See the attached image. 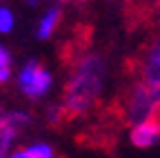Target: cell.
Instances as JSON below:
<instances>
[{
    "mask_svg": "<svg viewBox=\"0 0 160 158\" xmlns=\"http://www.w3.org/2000/svg\"><path fill=\"white\" fill-rule=\"evenodd\" d=\"M100 76H102V67H100V60L98 58H89V60L80 67L78 76L73 85L69 87V94H67V103L69 107L82 111L85 107H89L91 98L98 94L100 89Z\"/></svg>",
    "mask_w": 160,
    "mask_h": 158,
    "instance_id": "obj_1",
    "label": "cell"
},
{
    "mask_svg": "<svg viewBox=\"0 0 160 158\" xmlns=\"http://www.w3.org/2000/svg\"><path fill=\"white\" fill-rule=\"evenodd\" d=\"M18 83L20 87H22V91L31 98H40V96H45L51 87V74L47 69H42L36 60L27 63L25 69L20 71L18 76Z\"/></svg>",
    "mask_w": 160,
    "mask_h": 158,
    "instance_id": "obj_2",
    "label": "cell"
},
{
    "mask_svg": "<svg viewBox=\"0 0 160 158\" xmlns=\"http://www.w3.org/2000/svg\"><path fill=\"white\" fill-rule=\"evenodd\" d=\"M158 107V91H151L147 87H138L136 94H133V103H131V120L138 123H145V120H151V111Z\"/></svg>",
    "mask_w": 160,
    "mask_h": 158,
    "instance_id": "obj_3",
    "label": "cell"
},
{
    "mask_svg": "<svg viewBox=\"0 0 160 158\" xmlns=\"http://www.w3.org/2000/svg\"><path fill=\"white\" fill-rule=\"evenodd\" d=\"M158 134H160V127H158V120L151 118V120H145V123H138L133 129H131V143L136 147H151L158 143Z\"/></svg>",
    "mask_w": 160,
    "mask_h": 158,
    "instance_id": "obj_4",
    "label": "cell"
},
{
    "mask_svg": "<svg viewBox=\"0 0 160 158\" xmlns=\"http://www.w3.org/2000/svg\"><path fill=\"white\" fill-rule=\"evenodd\" d=\"M158 60H160V49H158V45H153V49H151V54H149V60H147V69H145L147 89H151V91H158V85H160Z\"/></svg>",
    "mask_w": 160,
    "mask_h": 158,
    "instance_id": "obj_5",
    "label": "cell"
},
{
    "mask_svg": "<svg viewBox=\"0 0 160 158\" xmlns=\"http://www.w3.org/2000/svg\"><path fill=\"white\" fill-rule=\"evenodd\" d=\"M58 20H60V11H58V9H49V11L45 13V18L40 20V25H38V36H40V38L51 36L53 27L58 25Z\"/></svg>",
    "mask_w": 160,
    "mask_h": 158,
    "instance_id": "obj_6",
    "label": "cell"
},
{
    "mask_svg": "<svg viewBox=\"0 0 160 158\" xmlns=\"http://www.w3.org/2000/svg\"><path fill=\"white\" fill-rule=\"evenodd\" d=\"M25 154H27V158H53V149L49 145H42V143L27 147Z\"/></svg>",
    "mask_w": 160,
    "mask_h": 158,
    "instance_id": "obj_7",
    "label": "cell"
},
{
    "mask_svg": "<svg viewBox=\"0 0 160 158\" xmlns=\"http://www.w3.org/2000/svg\"><path fill=\"white\" fill-rule=\"evenodd\" d=\"M13 136H16V127H0V158H5Z\"/></svg>",
    "mask_w": 160,
    "mask_h": 158,
    "instance_id": "obj_8",
    "label": "cell"
},
{
    "mask_svg": "<svg viewBox=\"0 0 160 158\" xmlns=\"http://www.w3.org/2000/svg\"><path fill=\"white\" fill-rule=\"evenodd\" d=\"M13 29V13L7 7H0V33H7Z\"/></svg>",
    "mask_w": 160,
    "mask_h": 158,
    "instance_id": "obj_9",
    "label": "cell"
},
{
    "mask_svg": "<svg viewBox=\"0 0 160 158\" xmlns=\"http://www.w3.org/2000/svg\"><path fill=\"white\" fill-rule=\"evenodd\" d=\"M9 63H11V58H9V51L0 45V69H9Z\"/></svg>",
    "mask_w": 160,
    "mask_h": 158,
    "instance_id": "obj_10",
    "label": "cell"
},
{
    "mask_svg": "<svg viewBox=\"0 0 160 158\" xmlns=\"http://www.w3.org/2000/svg\"><path fill=\"white\" fill-rule=\"evenodd\" d=\"M9 76H11L9 69H0V83H7V80H9Z\"/></svg>",
    "mask_w": 160,
    "mask_h": 158,
    "instance_id": "obj_11",
    "label": "cell"
},
{
    "mask_svg": "<svg viewBox=\"0 0 160 158\" xmlns=\"http://www.w3.org/2000/svg\"><path fill=\"white\" fill-rule=\"evenodd\" d=\"M9 158H27V154H25V149H20V151H13Z\"/></svg>",
    "mask_w": 160,
    "mask_h": 158,
    "instance_id": "obj_12",
    "label": "cell"
}]
</instances>
